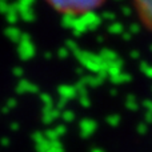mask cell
<instances>
[{
    "label": "cell",
    "instance_id": "cell-1",
    "mask_svg": "<svg viewBox=\"0 0 152 152\" xmlns=\"http://www.w3.org/2000/svg\"><path fill=\"white\" fill-rule=\"evenodd\" d=\"M48 5L56 13L63 16L66 21L76 26L79 20L86 18L89 13H94L97 8L103 5V1L97 0H69V1H48Z\"/></svg>",
    "mask_w": 152,
    "mask_h": 152
},
{
    "label": "cell",
    "instance_id": "cell-2",
    "mask_svg": "<svg viewBox=\"0 0 152 152\" xmlns=\"http://www.w3.org/2000/svg\"><path fill=\"white\" fill-rule=\"evenodd\" d=\"M137 11L140 13V18L144 20V23L152 29V1L147 0H140L135 3Z\"/></svg>",
    "mask_w": 152,
    "mask_h": 152
},
{
    "label": "cell",
    "instance_id": "cell-3",
    "mask_svg": "<svg viewBox=\"0 0 152 152\" xmlns=\"http://www.w3.org/2000/svg\"><path fill=\"white\" fill-rule=\"evenodd\" d=\"M126 107L128 108L129 111H137L139 110V104H137V100L135 97V95H128L126 100Z\"/></svg>",
    "mask_w": 152,
    "mask_h": 152
},
{
    "label": "cell",
    "instance_id": "cell-4",
    "mask_svg": "<svg viewBox=\"0 0 152 152\" xmlns=\"http://www.w3.org/2000/svg\"><path fill=\"white\" fill-rule=\"evenodd\" d=\"M129 80H131V75L126 74V72H121L120 75L112 77V81H113V83H116V84H119V83H127V81H129Z\"/></svg>",
    "mask_w": 152,
    "mask_h": 152
},
{
    "label": "cell",
    "instance_id": "cell-5",
    "mask_svg": "<svg viewBox=\"0 0 152 152\" xmlns=\"http://www.w3.org/2000/svg\"><path fill=\"white\" fill-rule=\"evenodd\" d=\"M103 58L108 59V60H110V63L118 60V56H116V53L113 52V51H110V50H104V51H103Z\"/></svg>",
    "mask_w": 152,
    "mask_h": 152
},
{
    "label": "cell",
    "instance_id": "cell-6",
    "mask_svg": "<svg viewBox=\"0 0 152 152\" xmlns=\"http://www.w3.org/2000/svg\"><path fill=\"white\" fill-rule=\"evenodd\" d=\"M110 31L112 34H123V26L120 23H113L112 26L110 27Z\"/></svg>",
    "mask_w": 152,
    "mask_h": 152
},
{
    "label": "cell",
    "instance_id": "cell-7",
    "mask_svg": "<svg viewBox=\"0 0 152 152\" xmlns=\"http://www.w3.org/2000/svg\"><path fill=\"white\" fill-rule=\"evenodd\" d=\"M137 134L139 135H145L148 131V124L147 123H139L137 124V128H136Z\"/></svg>",
    "mask_w": 152,
    "mask_h": 152
},
{
    "label": "cell",
    "instance_id": "cell-8",
    "mask_svg": "<svg viewBox=\"0 0 152 152\" xmlns=\"http://www.w3.org/2000/svg\"><path fill=\"white\" fill-rule=\"evenodd\" d=\"M108 123L111 124V126H118L119 123H120V116L119 115H112V116H110L108 118Z\"/></svg>",
    "mask_w": 152,
    "mask_h": 152
},
{
    "label": "cell",
    "instance_id": "cell-9",
    "mask_svg": "<svg viewBox=\"0 0 152 152\" xmlns=\"http://www.w3.org/2000/svg\"><path fill=\"white\" fill-rule=\"evenodd\" d=\"M143 107L145 108V112H152V100L145 99L144 102H143Z\"/></svg>",
    "mask_w": 152,
    "mask_h": 152
},
{
    "label": "cell",
    "instance_id": "cell-10",
    "mask_svg": "<svg viewBox=\"0 0 152 152\" xmlns=\"http://www.w3.org/2000/svg\"><path fill=\"white\" fill-rule=\"evenodd\" d=\"M129 32H131L132 35H136L140 32V26L137 23H132L131 27H129Z\"/></svg>",
    "mask_w": 152,
    "mask_h": 152
},
{
    "label": "cell",
    "instance_id": "cell-11",
    "mask_svg": "<svg viewBox=\"0 0 152 152\" xmlns=\"http://www.w3.org/2000/svg\"><path fill=\"white\" fill-rule=\"evenodd\" d=\"M150 66H151V64H150V63H147V61H142V63H140V67H139V68H140V71H142L143 74H144V72L147 71L148 68H150Z\"/></svg>",
    "mask_w": 152,
    "mask_h": 152
},
{
    "label": "cell",
    "instance_id": "cell-12",
    "mask_svg": "<svg viewBox=\"0 0 152 152\" xmlns=\"http://www.w3.org/2000/svg\"><path fill=\"white\" fill-rule=\"evenodd\" d=\"M144 123H147V124L152 123V112H145L144 113Z\"/></svg>",
    "mask_w": 152,
    "mask_h": 152
},
{
    "label": "cell",
    "instance_id": "cell-13",
    "mask_svg": "<svg viewBox=\"0 0 152 152\" xmlns=\"http://www.w3.org/2000/svg\"><path fill=\"white\" fill-rule=\"evenodd\" d=\"M129 56H131L132 59H139L140 58V52H139V51H136V50H134V51H131V52H129Z\"/></svg>",
    "mask_w": 152,
    "mask_h": 152
},
{
    "label": "cell",
    "instance_id": "cell-14",
    "mask_svg": "<svg viewBox=\"0 0 152 152\" xmlns=\"http://www.w3.org/2000/svg\"><path fill=\"white\" fill-rule=\"evenodd\" d=\"M121 12H123L126 16H129L132 13V10L129 7H121Z\"/></svg>",
    "mask_w": 152,
    "mask_h": 152
},
{
    "label": "cell",
    "instance_id": "cell-15",
    "mask_svg": "<svg viewBox=\"0 0 152 152\" xmlns=\"http://www.w3.org/2000/svg\"><path fill=\"white\" fill-rule=\"evenodd\" d=\"M121 35H123L124 40H129V39H131V37H132V34H131V32H123V34H121Z\"/></svg>",
    "mask_w": 152,
    "mask_h": 152
},
{
    "label": "cell",
    "instance_id": "cell-16",
    "mask_svg": "<svg viewBox=\"0 0 152 152\" xmlns=\"http://www.w3.org/2000/svg\"><path fill=\"white\" fill-rule=\"evenodd\" d=\"M144 75L147 76V77H150V79H152V66H150V68L147 69V71L144 72Z\"/></svg>",
    "mask_w": 152,
    "mask_h": 152
},
{
    "label": "cell",
    "instance_id": "cell-17",
    "mask_svg": "<svg viewBox=\"0 0 152 152\" xmlns=\"http://www.w3.org/2000/svg\"><path fill=\"white\" fill-rule=\"evenodd\" d=\"M103 16H104V18H107V19H113V18H115V15H113V13H110V12H105Z\"/></svg>",
    "mask_w": 152,
    "mask_h": 152
},
{
    "label": "cell",
    "instance_id": "cell-18",
    "mask_svg": "<svg viewBox=\"0 0 152 152\" xmlns=\"http://www.w3.org/2000/svg\"><path fill=\"white\" fill-rule=\"evenodd\" d=\"M150 50H151V51H152V45H151V47H150Z\"/></svg>",
    "mask_w": 152,
    "mask_h": 152
}]
</instances>
